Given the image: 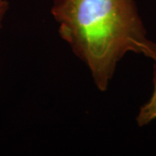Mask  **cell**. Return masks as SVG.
<instances>
[{
    "label": "cell",
    "instance_id": "cell-2",
    "mask_svg": "<svg viewBox=\"0 0 156 156\" xmlns=\"http://www.w3.org/2000/svg\"><path fill=\"white\" fill-rule=\"evenodd\" d=\"M154 89L149 101L140 107V112L136 117V122L140 127H143L156 119V75L154 77Z\"/></svg>",
    "mask_w": 156,
    "mask_h": 156
},
{
    "label": "cell",
    "instance_id": "cell-1",
    "mask_svg": "<svg viewBox=\"0 0 156 156\" xmlns=\"http://www.w3.org/2000/svg\"><path fill=\"white\" fill-rule=\"evenodd\" d=\"M51 14L59 36L88 67L100 91L108 89L128 52L156 65V44L147 37L134 0H53Z\"/></svg>",
    "mask_w": 156,
    "mask_h": 156
},
{
    "label": "cell",
    "instance_id": "cell-3",
    "mask_svg": "<svg viewBox=\"0 0 156 156\" xmlns=\"http://www.w3.org/2000/svg\"><path fill=\"white\" fill-rule=\"evenodd\" d=\"M10 5L7 0H0V30L3 28V23L5 20L7 11H9Z\"/></svg>",
    "mask_w": 156,
    "mask_h": 156
}]
</instances>
